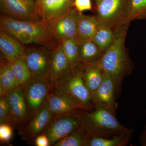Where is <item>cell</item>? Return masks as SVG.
<instances>
[{
	"mask_svg": "<svg viewBox=\"0 0 146 146\" xmlns=\"http://www.w3.org/2000/svg\"><path fill=\"white\" fill-rule=\"evenodd\" d=\"M146 19V0H130L128 21Z\"/></svg>",
	"mask_w": 146,
	"mask_h": 146,
	"instance_id": "4316f807",
	"label": "cell"
},
{
	"mask_svg": "<svg viewBox=\"0 0 146 146\" xmlns=\"http://www.w3.org/2000/svg\"><path fill=\"white\" fill-rule=\"evenodd\" d=\"M88 138L82 126L55 143L54 146H84Z\"/></svg>",
	"mask_w": 146,
	"mask_h": 146,
	"instance_id": "d4e9b609",
	"label": "cell"
},
{
	"mask_svg": "<svg viewBox=\"0 0 146 146\" xmlns=\"http://www.w3.org/2000/svg\"><path fill=\"white\" fill-rule=\"evenodd\" d=\"M50 91L46 100L50 109L53 114L68 113L78 109L87 110L84 105L72 97Z\"/></svg>",
	"mask_w": 146,
	"mask_h": 146,
	"instance_id": "9a60e30c",
	"label": "cell"
},
{
	"mask_svg": "<svg viewBox=\"0 0 146 146\" xmlns=\"http://www.w3.org/2000/svg\"><path fill=\"white\" fill-rule=\"evenodd\" d=\"M130 0H106L96 5L100 23L116 31L128 21Z\"/></svg>",
	"mask_w": 146,
	"mask_h": 146,
	"instance_id": "5b68a950",
	"label": "cell"
},
{
	"mask_svg": "<svg viewBox=\"0 0 146 146\" xmlns=\"http://www.w3.org/2000/svg\"><path fill=\"white\" fill-rule=\"evenodd\" d=\"M0 29L9 33L23 45L35 44L50 49L55 48L46 23L42 19L23 21L1 14Z\"/></svg>",
	"mask_w": 146,
	"mask_h": 146,
	"instance_id": "7a4b0ae2",
	"label": "cell"
},
{
	"mask_svg": "<svg viewBox=\"0 0 146 146\" xmlns=\"http://www.w3.org/2000/svg\"><path fill=\"white\" fill-rule=\"evenodd\" d=\"M0 86L7 91H12L21 85L6 63L1 61L0 65Z\"/></svg>",
	"mask_w": 146,
	"mask_h": 146,
	"instance_id": "484cf974",
	"label": "cell"
},
{
	"mask_svg": "<svg viewBox=\"0 0 146 146\" xmlns=\"http://www.w3.org/2000/svg\"><path fill=\"white\" fill-rule=\"evenodd\" d=\"M35 1H36V2H37L39 1V0H35Z\"/></svg>",
	"mask_w": 146,
	"mask_h": 146,
	"instance_id": "836d02e7",
	"label": "cell"
},
{
	"mask_svg": "<svg viewBox=\"0 0 146 146\" xmlns=\"http://www.w3.org/2000/svg\"><path fill=\"white\" fill-rule=\"evenodd\" d=\"M0 10L2 14L18 20H42L35 0H0Z\"/></svg>",
	"mask_w": 146,
	"mask_h": 146,
	"instance_id": "30bf717a",
	"label": "cell"
},
{
	"mask_svg": "<svg viewBox=\"0 0 146 146\" xmlns=\"http://www.w3.org/2000/svg\"><path fill=\"white\" fill-rule=\"evenodd\" d=\"M45 47L25 49L23 57L31 73L32 76L49 80L52 50Z\"/></svg>",
	"mask_w": 146,
	"mask_h": 146,
	"instance_id": "9c48e42d",
	"label": "cell"
},
{
	"mask_svg": "<svg viewBox=\"0 0 146 146\" xmlns=\"http://www.w3.org/2000/svg\"><path fill=\"white\" fill-rule=\"evenodd\" d=\"M23 45L12 35L0 29V50L7 61L22 56L25 49Z\"/></svg>",
	"mask_w": 146,
	"mask_h": 146,
	"instance_id": "2e32d148",
	"label": "cell"
},
{
	"mask_svg": "<svg viewBox=\"0 0 146 146\" xmlns=\"http://www.w3.org/2000/svg\"><path fill=\"white\" fill-rule=\"evenodd\" d=\"M133 129L128 128L118 135L108 138H89L84 146H125L132 138Z\"/></svg>",
	"mask_w": 146,
	"mask_h": 146,
	"instance_id": "d6986e66",
	"label": "cell"
},
{
	"mask_svg": "<svg viewBox=\"0 0 146 146\" xmlns=\"http://www.w3.org/2000/svg\"><path fill=\"white\" fill-rule=\"evenodd\" d=\"M23 86L31 119L46 101L53 86V82L49 80L31 76Z\"/></svg>",
	"mask_w": 146,
	"mask_h": 146,
	"instance_id": "ba28073f",
	"label": "cell"
},
{
	"mask_svg": "<svg viewBox=\"0 0 146 146\" xmlns=\"http://www.w3.org/2000/svg\"><path fill=\"white\" fill-rule=\"evenodd\" d=\"M6 63L22 86H23L31 77V73L23 56L7 61Z\"/></svg>",
	"mask_w": 146,
	"mask_h": 146,
	"instance_id": "603a6c76",
	"label": "cell"
},
{
	"mask_svg": "<svg viewBox=\"0 0 146 146\" xmlns=\"http://www.w3.org/2000/svg\"><path fill=\"white\" fill-rule=\"evenodd\" d=\"M78 26L76 39L79 44L92 40L100 25L96 16L86 15L79 12Z\"/></svg>",
	"mask_w": 146,
	"mask_h": 146,
	"instance_id": "e0dca14e",
	"label": "cell"
},
{
	"mask_svg": "<svg viewBox=\"0 0 146 146\" xmlns=\"http://www.w3.org/2000/svg\"><path fill=\"white\" fill-rule=\"evenodd\" d=\"M94 108L92 112L81 111L82 126L89 138H110L128 129L118 121L115 112L100 105Z\"/></svg>",
	"mask_w": 146,
	"mask_h": 146,
	"instance_id": "3957f363",
	"label": "cell"
},
{
	"mask_svg": "<svg viewBox=\"0 0 146 146\" xmlns=\"http://www.w3.org/2000/svg\"><path fill=\"white\" fill-rule=\"evenodd\" d=\"M74 0H39L37 3L39 16L45 22L63 16L74 7Z\"/></svg>",
	"mask_w": 146,
	"mask_h": 146,
	"instance_id": "5bb4252c",
	"label": "cell"
},
{
	"mask_svg": "<svg viewBox=\"0 0 146 146\" xmlns=\"http://www.w3.org/2000/svg\"><path fill=\"white\" fill-rule=\"evenodd\" d=\"M129 25L126 24L115 31V39L110 46L99 59L92 63L112 78L117 95L123 80L131 72L133 67L125 48Z\"/></svg>",
	"mask_w": 146,
	"mask_h": 146,
	"instance_id": "6da1fadb",
	"label": "cell"
},
{
	"mask_svg": "<svg viewBox=\"0 0 146 146\" xmlns=\"http://www.w3.org/2000/svg\"><path fill=\"white\" fill-rule=\"evenodd\" d=\"M3 124H8L13 127L8 104L5 96L0 97V125Z\"/></svg>",
	"mask_w": 146,
	"mask_h": 146,
	"instance_id": "83f0119b",
	"label": "cell"
},
{
	"mask_svg": "<svg viewBox=\"0 0 146 146\" xmlns=\"http://www.w3.org/2000/svg\"><path fill=\"white\" fill-rule=\"evenodd\" d=\"M60 44L68 59L70 69L72 71L76 70L80 66L79 63V44L76 39H69Z\"/></svg>",
	"mask_w": 146,
	"mask_h": 146,
	"instance_id": "cb8c5ba5",
	"label": "cell"
},
{
	"mask_svg": "<svg viewBox=\"0 0 146 146\" xmlns=\"http://www.w3.org/2000/svg\"><path fill=\"white\" fill-rule=\"evenodd\" d=\"M82 66L74 71L69 69L53 83L51 90L72 97L84 105L87 110L94 108L91 93L86 88L82 74Z\"/></svg>",
	"mask_w": 146,
	"mask_h": 146,
	"instance_id": "277c9868",
	"label": "cell"
},
{
	"mask_svg": "<svg viewBox=\"0 0 146 146\" xmlns=\"http://www.w3.org/2000/svg\"><path fill=\"white\" fill-rule=\"evenodd\" d=\"M79 63L80 66L92 64L99 59L103 53L92 40L79 44Z\"/></svg>",
	"mask_w": 146,
	"mask_h": 146,
	"instance_id": "44dd1931",
	"label": "cell"
},
{
	"mask_svg": "<svg viewBox=\"0 0 146 146\" xmlns=\"http://www.w3.org/2000/svg\"><path fill=\"white\" fill-rule=\"evenodd\" d=\"M78 14V11L74 7L63 16L45 22L55 43L57 42L59 44L66 40L76 38Z\"/></svg>",
	"mask_w": 146,
	"mask_h": 146,
	"instance_id": "52a82bcc",
	"label": "cell"
},
{
	"mask_svg": "<svg viewBox=\"0 0 146 146\" xmlns=\"http://www.w3.org/2000/svg\"><path fill=\"white\" fill-rule=\"evenodd\" d=\"M140 143L142 145L146 146V124L145 131L140 136Z\"/></svg>",
	"mask_w": 146,
	"mask_h": 146,
	"instance_id": "1f68e13d",
	"label": "cell"
},
{
	"mask_svg": "<svg viewBox=\"0 0 146 146\" xmlns=\"http://www.w3.org/2000/svg\"><path fill=\"white\" fill-rule=\"evenodd\" d=\"M82 74L85 86L91 94L96 91L104 78V72L92 64L82 66Z\"/></svg>",
	"mask_w": 146,
	"mask_h": 146,
	"instance_id": "ffe728a7",
	"label": "cell"
},
{
	"mask_svg": "<svg viewBox=\"0 0 146 146\" xmlns=\"http://www.w3.org/2000/svg\"><path fill=\"white\" fill-rule=\"evenodd\" d=\"M115 36V31L106 26L100 23L92 40L104 53L112 44Z\"/></svg>",
	"mask_w": 146,
	"mask_h": 146,
	"instance_id": "7402d4cb",
	"label": "cell"
},
{
	"mask_svg": "<svg viewBox=\"0 0 146 146\" xmlns=\"http://www.w3.org/2000/svg\"><path fill=\"white\" fill-rule=\"evenodd\" d=\"M70 69L68 59L60 44L52 50L50 79L54 82L62 74Z\"/></svg>",
	"mask_w": 146,
	"mask_h": 146,
	"instance_id": "ac0fdd59",
	"label": "cell"
},
{
	"mask_svg": "<svg viewBox=\"0 0 146 146\" xmlns=\"http://www.w3.org/2000/svg\"><path fill=\"white\" fill-rule=\"evenodd\" d=\"M74 7L81 13L86 11L92 10L91 0H74Z\"/></svg>",
	"mask_w": 146,
	"mask_h": 146,
	"instance_id": "f546056e",
	"label": "cell"
},
{
	"mask_svg": "<svg viewBox=\"0 0 146 146\" xmlns=\"http://www.w3.org/2000/svg\"><path fill=\"white\" fill-rule=\"evenodd\" d=\"M34 144L36 146H49L50 142L46 135L41 134L37 136L34 141Z\"/></svg>",
	"mask_w": 146,
	"mask_h": 146,
	"instance_id": "4dcf8cb0",
	"label": "cell"
},
{
	"mask_svg": "<svg viewBox=\"0 0 146 146\" xmlns=\"http://www.w3.org/2000/svg\"><path fill=\"white\" fill-rule=\"evenodd\" d=\"M106 1V0H95V3H96V5H98L100 3L104 1Z\"/></svg>",
	"mask_w": 146,
	"mask_h": 146,
	"instance_id": "d6a6232c",
	"label": "cell"
},
{
	"mask_svg": "<svg viewBox=\"0 0 146 146\" xmlns=\"http://www.w3.org/2000/svg\"><path fill=\"white\" fill-rule=\"evenodd\" d=\"M94 106L100 105L116 112L118 103L116 101L118 96L115 83L110 76L104 72V78L96 91L91 94Z\"/></svg>",
	"mask_w": 146,
	"mask_h": 146,
	"instance_id": "4fadbf2b",
	"label": "cell"
},
{
	"mask_svg": "<svg viewBox=\"0 0 146 146\" xmlns=\"http://www.w3.org/2000/svg\"><path fill=\"white\" fill-rule=\"evenodd\" d=\"M82 110L53 114L50 122L41 133L48 137L50 146H53L57 141L81 127Z\"/></svg>",
	"mask_w": 146,
	"mask_h": 146,
	"instance_id": "8992f818",
	"label": "cell"
},
{
	"mask_svg": "<svg viewBox=\"0 0 146 146\" xmlns=\"http://www.w3.org/2000/svg\"><path fill=\"white\" fill-rule=\"evenodd\" d=\"M12 126L8 124L0 125V141L4 143H9L13 135Z\"/></svg>",
	"mask_w": 146,
	"mask_h": 146,
	"instance_id": "f1b7e54d",
	"label": "cell"
},
{
	"mask_svg": "<svg viewBox=\"0 0 146 146\" xmlns=\"http://www.w3.org/2000/svg\"><path fill=\"white\" fill-rule=\"evenodd\" d=\"M4 96L8 104L13 128L23 127L30 119L24 96L23 87L21 85L15 90L8 91Z\"/></svg>",
	"mask_w": 146,
	"mask_h": 146,
	"instance_id": "8fae6325",
	"label": "cell"
},
{
	"mask_svg": "<svg viewBox=\"0 0 146 146\" xmlns=\"http://www.w3.org/2000/svg\"><path fill=\"white\" fill-rule=\"evenodd\" d=\"M53 114L46 100L28 122L19 129V134L22 139L29 143H34L36 137L40 135L46 127Z\"/></svg>",
	"mask_w": 146,
	"mask_h": 146,
	"instance_id": "7c38bea8",
	"label": "cell"
}]
</instances>
